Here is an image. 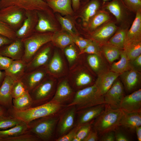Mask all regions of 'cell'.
<instances>
[{"label": "cell", "instance_id": "6da1fadb", "mask_svg": "<svg viewBox=\"0 0 141 141\" xmlns=\"http://www.w3.org/2000/svg\"><path fill=\"white\" fill-rule=\"evenodd\" d=\"M125 114L120 108L113 109L105 104L104 110L93 122L94 130L101 136L108 132L114 131L120 126Z\"/></svg>", "mask_w": 141, "mask_h": 141}, {"label": "cell", "instance_id": "7a4b0ae2", "mask_svg": "<svg viewBox=\"0 0 141 141\" xmlns=\"http://www.w3.org/2000/svg\"><path fill=\"white\" fill-rule=\"evenodd\" d=\"M61 104L49 101L37 106L24 110H15L13 108L7 110L8 115L27 124L34 120L53 115L61 108Z\"/></svg>", "mask_w": 141, "mask_h": 141}, {"label": "cell", "instance_id": "3957f363", "mask_svg": "<svg viewBox=\"0 0 141 141\" xmlns=\"http://www.w3.org/2000/svg\"><path fill=\"white\" fill-rule=\"evenodd\" d=\"M104 103V97L101 96L94 84L78 91L68 107L75 106L81 110L96 105Z\"/></svg>", "mask_w": 141, "mask_h": 141}, {"label": "cell", "instance_id": "277c9868", "mask_svg": "<svg viewBox=\"0 0 141 141\" xmlns=\"http://www.w3.org/2000/svg\"><path fill=\"white\" fill-rule=\"evenodd\" d=\"M52 115L34 120L27 124L29 131L40 140L48 141L52 138L57 121Z\"/></svg>", "mask_w": 141, "mask_h": 141}, {"label": "cell", "instance_id": "5b68a950", "mask_svg": "<svg viewBox=\"0 0 141 141\" xmlns=\"http://www.w3.org/2000/svg\"><path fill=\"white\" fill-rule=\"evenodd\" d=\"M52 37L49 33H36L22 39L24 48L22 60L28 63L42 47L51 41Z\"/></svg>", "mask_w": 141, "mask_h": 141}, {"label": "cell", "instance_id": "8992f818", "mask_svg": "<svg viewBox=\"0 0 141 141\" xmlns=\"http://www.w3.org/2000/svg\"><path fill=\"white\" fill-rule=\"evenodd\" d=\"M11 6L15 7L25 11H46L49 7L43 0H1L0 10Z\"/></svg>", "mask_w": 141, "mask_h": 141}, {"label": "cell", "instance_id": "52a82bcc", "mask_svg": "<svg viewBox=\"0 0 141 141\" xmlns=\"http://www.w3.org/2000/svg\"><path fill=\"white\" fill-rule=\"evenodd\" d=\"M54 83L46 78L39 84L29 92L32 101V107L46 103L51 94Z\"/></svg>", "mask_w": 141, "mask_h": 141}, {"label": "cell", "instance_id": "ba28073f", "mask_svg": "<svg viewBox=\"0 0 141 141\" xmlns=\"http://www.w3.org/2000/svg\"><path fill=\"white\" fill-rule=\"evenodd\" d=\"M124 96L123 85L117 79L104 96L105 104L109 105L113 109L120 108Z\"/></svg>", "mask_w": 141, "mask_h": 141}, {"label": "cell", "instance_id": "9c48e42d", "mask_svg": "<svg viewBox=\"0 0 141 141\" xmlns=\"http://www.w3.org/2000/svg\"><path fill=\"white\" fill-rule=\"evenodd\" d=\"M24 11H25L14 6L2 9L0 10V20L13 28L22 22L24 17Z\"/></svg>", "mask_w": 141, "mask_h": 141}, {"label": "cell", "instance_id": "30bf717a", "mask_svg": "<svg viewBox=\"0 0 141 141\" xmlns=\"http://www.w3.org/2000/svg\"><path fill=\"white\" fill-rule=\"evenodd\" d=\"M42 67L26 72L21 80L29 92L32 90L46 78L47 70Z\"/></svg>", "mask_w": 141, "mask_h": 141}, {"label": "cell", "instance_id": "8fae6325", "mask_svg": "<svg viewBox=\"0 0 141 141\" xmlns=\"http://www.w3.org/2000/svg\"><path fill=\"white\" fill-rule=\"evenodd\" d=\"M120 108L127 113L141 112V90L139 89L125 96Z\"/></svg>", "mask_w": 141, "mask_h": 141}, {"label": "cell", "instance_id": "7c38bea8", "mask_svg": "<svg viewBox=\"0 0 141 141\" xmlns=\"http://www.w3.org/2000/svg\"><path fill=\"white\" fill-rule=\"evenodd\" d=\"M24 48L21 39L17 38L9 44L0 48V55L13 60L22 59Z\"/></svg>", "mask_w": 141, "mask_h": 141}, {"label": "cell", "instance_id": "4fadbf2b", "mask_svg": "<svg viewBox=\"0 0 141 141\" xmlns=\"http://www.w3.org/2000/svg\"><path fill=\"white\" fill-rule=\"evenodd\" d=\"M51 50L49 46L40 49L27 63L25 73L47 65L50 61Z\"/></svg>", "mask_w": 141, "mask_h": 141}, {"label": "cell", "instance_id": "5bb4252c", "mask_svg": "<svg viewBox=\"0 0 141 141\" xmlns=\"http://www.w3.org/2000/svg\"><path fill=\"white\" fill-rule=\"evenodd\" d=\"M120 74L111 71H107L98 74L94 84L101 96H104Z\"/></svg>", "mask_w": 141, "mask_h": 141}, {"label": "cell", "instance_id": "9a60e30c", "mask_svg": "<svg viewBox=\"0 0 141 141\" xmlns=\"http://www.w3.org/2000/svg\"><path fill=\"white\" fill-rule=\"evenodd\" d=\"M14 81L5 75L0 86V106L7 110L13 108L11 88Z\"/></svg>", "mask_w": 141, "mask_h": 141}, {"label": "cell", "instance_id": "2e32d148", "mask_svg": "<svg viewBox=\"0 0 141 141\" xmlns=\"http://www.w3.org/2000/svg\"><path fill=\"white\" fill-rule=\"evenodd\" d=\"M141 74L139 72L131 69L120 75L125 89L128 92L134 91L140 84Z\"/></svg>", "mask_w": 141, "mask_h": 141}, {"label": "cell", "instance_id": "e0dca14e", "mask_svg": "<svg viewBox=\"0 0 141 141\" xmlns=\"http://www.w3.org/2000/svg\"><path fill=\"white\" fill-rule=\"evenodd\" d=\"M105 104H102L81 110L78 121L80 126L93 122L104 111Z\"/></svg>", "mask_w": 141, "mask_h": 141}, {"label": "cell", "instance_id": "ac0fdd59", "mask_svg": "<svg viewBox=\"0 0 141 141\" xmlns=\"http://www.w3.org/2000/svg\"><path fill=\"white\" fill-rule=\"evenodd\" d=\"M26 18L22 26L16 32L17 38L22 39L30 35V32L33 29L37 17L36 12L27 11L25 12Z\"/></svg>", "mask_w": 141, "mask_h": 141}, {"label": "cell", "instance_id": "d6986e66", "mask_svg": "<svg viewBox=\"0 0 141 141\" xmlns=\"http://www.w3.org/2000/svg\"><path fill=\"white\" fill-rule=\"evenodd\" d=\"M27 64L22 59L13 60L9 68L4 71L5 75L14 81L20 80L25 73Z\"/></svg>", "mask_w": 141, "mask_h": 141}, {"label": "cell", "instance_id": "ffe728a7", "mask_svg": "<svg viewBox=\"0 0 141 141\" xmlns=\"http://www.w3.org/2000/svg\"><path fill=\"white\" fill-rule=\"evenodd\" d=\"M136 12V17L132 25L126 33L124 45L130 42L141 40V10Z\"/></svg>", "mask_w": 141, "mask_h": 141}, {"label": "cell", "instance_id": "44dd1931", "mask_svg": "<svg viewBox=\"0 0 141 141\" xmlns=\"http://www.w3.org/2000/svg\"><path fill=\"white\" fill-rule=\"evenodd\" d=\"M45 1L54 11L63 15H68L73 14L71 0H45Z\"/></svg>", "mask_w": 141, "mask_h": 141}, {"label": "cell", "instance_id": "7402d4cb", "mask_svg": "<svg viewBox=\"0 0 141 141\" xmlns=\"http://www.w3.org/2000/svg\"><path fill=\"white\" fill-rule=\"evenodd\" d=\"M72 106L64 113L60 121L58 131L61 135L67 132L73 125L76 108L74 106Z\"/></svg>", "mask_w": 141, "mask_h": 141}, {"label": "cell", "instance_id": "603a6c76", "mask_svg": "<svg viewBox=\"0 0 141 141\" xmlns=\"http://www.w3.org/2000/svg\"><path fill=\"white\" fill-rule=\"evenodd\" d=\"M72 93V90L67 82L63 81L60 84L55 95L49 101L61 104L69 99Z\"/></svg>", "mask_w": 141, "mask_h": 141}, {"label": "cell", "instance_id": "cb8c5ba5", "mask_svg": "<svg viewBox=\"0 0 141 141\" xmlns=\"http://www.w3.org/2000/svg\"><path fill=\"white\" fill-rule=\"evenodd\" d=\"M116 28L114 23H109L96 31L92 34V37L98 42H104L114 33Z\"/></svg>", "mask_w": 141, "mask_h": 141}, {"label": "cell", "instance_id": "d4e9b609", "mask_svg": "<svg viewBox=\"0 0 141 141\" xmlns=\"http://www.w3.org/2000/svg\"><path fill=\"white\" fill-rule=\"evenodd\" d=\"M122 126L132 129L141 126V112L127 113L125 112L120 123Z\"/></svg>", "mask_w": 141, "mask_h": 141}, {"label": "cell", "instance_id": "484cf974", "mask_svg": "<svg viewBox=\"0 0 141 141\" xmlns=\"http://www.w3.org/2000/svg\"><path fill=\"white\" fill-rule=\"evenodd\" d=\"M29 131L27 124L22 121L7 129L0 130V141L3 139L14 137Z\"/></svg>", "mask_w": 141, "mask_h": 141}, {"label": "cell", "instance_id": "4316f807", "mask_svg": "<svg viewBox=\"0 0 141 141\" xmlns=\"http://www.w3.org/2000/svg\"><path fill=\"white\" fill-rule=\"evenodd\" d=\"M38 22L36 26V30L38 32H54L55 27L51 20L41 11L37 12Z\"/></svg>", "mask_w": 141, "mask_h": 141}, {"label": "cell", "instance_id": "83f0119b", "mask_svg": "<svg viewBox=\"0 0 141 141\" xmlns=\"http://www.w3.org/2000/svg\"><path fill=\"white\" fill-rule=\"evenodd\" d=\"M13 108L19 110H24L32 107V101L29 91L12 100Z\"/></svg>", "mask_w": 141, "mask_h": 141}, {"label": "cell", "instance_id": "f1b7e54d", "mask_svg": "<svg viewBox=\"0 0 141 141\" xmlns=\"http://www.w3.org/2000/svg\"><path fill=\"white\" fill-rule=\"evenodd\" d=\"M51 41L61 48H66L74 43L72 36L67 32H55L52 35Z\"/></svg>", "mask_w": 141, "mask_h": 141}, {"label": "cell", "instance_id": "f546056e", "mask_svg": "<svg viewBox=\"0 0 141 141\" xmlns=\"http://www.w3.org/2000/svg\"><path fill=\"white\" fill-rule=\"evenodd\" d=\"M120 60L112 64L111 71L117 73H121L131 69L130 61L125 51L121 50Z\"/></svg>", "mask_w": 141, "mask_h": 141}, {"label": "cell", "instance_id": "4dcf8cb0", "mask_svg": "<svg viewBox=\"0 0 141 141\" xmlns=\"http://www.w3.org/2000/svg\"><path fill=\"white\" fill-rule=\"evenodd\" d=\"M99 6V3L97 0H93L85 6L81 14V17L84 23H87L90 19L96 14Z\"/></svg>", "mask_w": 141, "mask_h": 141}, {"label": "cell", "instance_id": "1f68e13d", "mask_svg": "<svg viewBox=\"0 0 141 141\" xmlns=\"http://www.w3.org/2000/svg\"><path fill=\"white\" fill-rule=\"evenodd\" d=\"M123 49L129 60L132 61L141 55V40L129 43L124 45Z\"/></svg>", "mask_w": 141, "mask_h": 141}, {"label": "cell", "instance_id": "d6a6232c", "mask_svg": "<svg viewBox=\"0 0 141 141\" xmlns=\"http://www.w3.org/2000/svg\"><path fill=\"white\" fill-rule=\"evenodd\" d=\"M87 59L90 66L98 74L107 71L100 55L90 54L88 56Z\"/></svg>", "mask_w": 141, "mask_h": 141}, {"label": "cell", "instance_id": "836d02e7", "mask_svg": "<svg viewBox=\"0 0 141 141\" xmlns=\"http://www.w3.org/2000/svg\"><path fill=\"white\" fill-rule=\"evenodd\" d=\"M63 66L62 62L59 54L55 51L47 65V72L52 73H58L62 70Z\"/></svg>", "mask_w": 141, "mask_h": 141}, {"label": "cell", "instance_id": "e575fe53", "mask_svg": "<svg viewBox=\"0 0 141 141\" xmlns=\"http://www.w3.org/2000/svg\"><path fill=\"white\" fill-rule=\"evenodd\" d=\"M102 49L106 58L110 62L119 58L121 51L119 48L108 43L103 45Z\"/></svg>", "mask_w": 141, "mask_h": 141}, {"label": "cell", "instance_id": "d590c367", "mask_svg": "<svg viewBox=\"0 0 141 141\" xmlns=\"http://www.w3.org/2000/svg\"><path fill=\"white\" fill-rule=\"evenodd\" d=\"M57 17L63 30L72 36L78 35L77 30L73 22L70 19L60 15H58Z\"/></svg>", "mask_w": 141, "mask_h": 141}, {"label": "cell", "instance_id": "8d00e7d4", "mask_svg": "<svg viewBox=\"0 0 141 141\" xmlns=\"http://www.w3.org/2000/svg\"><path fill=\"white\" fill-rule=\"evenodd\" d=\"M127 32L124 30L118 32L109 40L108 44L120 49H123Z\"/></svg>", "mask_w": 141, "mask_h": 141}, {"label": "cell", "instance_id": "74e56055", "mask_svg": "<svg viewBox=\"0 0 141 141\" xmlns=\"http://www.w3.org/2000/svg\"><path fill=\"white\" fill-rule=\"evenodd\" d=\"M21 121L20 120L8 115L0 116V130L9 128Z\"/></svg>", "mask_w": 141, "mask_h": 141}, {"label": "cell", "instance_id": "f35d334b", "mask_svg": "<svg viewBox=\"0 0 141 141\" xmlns=\"http://www.w3.org/2000/svg\"><path fill=\"white\" fill-rule=\"evenodd\" d=\"M28 91L25 85L21 80L14 81L11 91L13 98L20 97Z\"/></svg>", "mask_w": 141, "mask_h": 141}, {"label": "cell", "instance_id": "ab89813d", "mask_svg": "<svg viewBox=\"0 0 141 141\" xmlns=\"http://www.w3.org/2000/svg\"><path fill=\"white\" fill-rule=\"evenodd\" d=\"M40 139L30 131L17 136L4 139L1 141H38Z\"/></svg>", "mask_w": 141, "mask_h": 141}, {"label": "cell", "instance_id": "60d3db41", "mask_svg": "<svg viewBox=\"0 0 141 141\" xmlns=\"http://www.w3.org/2000/svg\"><path fill=\"white\" fill-rule=\"evenodd\" d=\"M109 19L108 15L105 13L100 12L96 14L91 22L90 24V29L92 30L95 29L108 21Z\"/></svg>", "mask_w": 141, "mask_h": 141}, {"label": "cell", "instance_id": "b9f144b4", "mask_svg": "<svg viewBox=\"0 0 141 141\" xmlns=\"http://www.w3.org/2000/svg\"><path fill=\"white\" fill-rule=\"evenodd\" d=\"M106 8L115 16L118 21L121 20L122 17V10L117 1L114 0L106 6Z\"/></svg>", "mask_w": 141, "mask_h": 141}, {"label": "cell", "instance_id": "7bdbcfd3", "mask_svg": "<svg viewBox=\"0 0 141 141\" xmlns=\"http://www.w3.org/2000/svg\"><path fill=\"white\" fill-rule=\"evenodd\" d=\"M0 34L12 40L17 38L16 32L12 27L0 20Z\"/></svg>", "mask_w": 141, "mask_h": 141}, {"label": "cell", "instance_id": "ee69618b", "mask_svg": "<svg viewBox=\"0 0 141 141\" xmlns=\"http://www.w3.org/2000/svg\"><path fill=\"white\" fill-rule=\"evenodd\" d=\"M93 121L80 126L76 136L81 141L83 140L91 130Z\"/></svg>", "mask_w": 141, "mask_h": 141}, {"label": "cell", "instance_id": "f6af8a7d", "mask_svg": "<svg viewBox=\"0 0 141 141\" xmlns=\"http://www.w3.org/2000/svg\"><path fill=\"white\" fill-rule=\"evenodd\" d=\"M101 50L98 42L95 40H92L87 46L83 50L81 51L80 54L86 53L100 55Z\"/></svg>", "mask_w": 141, "mask_h": 141}, {"label": "cell", "instance_id": "bcb514c9", "mask_svg": "<svg viewBox=\"0 0 141 141\" xmlns=\"http://www.w3.org/2000/svg\"><path fill=\"white\" fill-rule=\"evenodd\" d=\"M92 79L89 74L84 72L80 73L76 79V85L79 86L87 85L92 82Z\"/></svg>", "mask_w": 141, "mask_h": 141}, {"label": "cell", "instance_id": "7dc6e473", "mask_svg": "<svg viewBox=\"0 0 141 141\" xmlns=\"http://www.w3.org/2000/svg\"><path fill=\"white\" fill-rule=\"evenodd\" d=\"M72 36L74 43L77 45L81 51L84 49L92 41L91 40L84 39L78 35Z\"/></svg>", "mask_w": 141, "mask_h": 141}, {"label": "cell", "instance_id": "c3c4849f", "mask_svg": "<svg viewBox=\"0 0 141 141\" xmlns=\"http://www.w3.org/2000/svg\"><path fill=\"white\" fill-rule=\"evenodd\" d=\"M64 52L70 63H72L76 59L77 57L76 51L72 44L66 47Z\"/></svg>", "mask_w": 141, "mask_h": 141}, {"label": "cell", "instance_id": "681fc988", "mask_svg": "<svg viewBox=\"0 0 141 141\" xmlns=\"http://www.w3.org/2000/svg\"><path fill=\"white\" fill-rule=\"evenodd\" d=\"M80 126L78 125L68 133L62 136L56 140V141H72L76 135L77 132Z\"/></svg>", "mask_w": 141, "mask_h": 141}, {"label": "cell", "instance_id": "f907efd6", "mask_svg": "<svg viewBox=\"0 0 141 141\" xmlns=\"http://www.w3.org/2000/svg\"><path fill=\"white\" fill-rule=\"evenodd\" d=\"M13 60L0 55V70L4 71L8 69Z\"/></svg>", "mask_w": 141, "mask_h": 141}, {"label": "cell", "instance_id": "816d5d0a", "mask_svg": "<svg viewBox=\"0 0 141 141\" xmlns=\"http://www.w3.org/2000/svg\"><path fill=\"white\" fill-rule=\"evenodd\" d=\"M127 6L136 12L141 10V0H124Z\"/></svg>", "mask_w": 141, "mask_h": 141}, {"label": "cell", "instance_id": "f5cc1de1", "mask_svg": "<svg viewBox=\"0 0 141 141\" xmlns=\"http://www.w3.org/2000/svg\"><path fill=\"white\" fill-rule=\"evenodd\" d=\"M131 69L139 72L141 69V55L136 57L134 60L130 61Z\"/></svg>", "mask_w": 141, "mask_h": 141}, {"label": "cell", "instance_id": "db71d44e", "mask_svg": "<svg viewBox=\"0 0 141 141\" xmlns=\"http://www.w3.org/2000/svg\"><path fill=\"white\" fill-rule=\"evenodd\" d=\"M100 141H115V138L114 131L107 132L101 136L99 139Z\"/></svg>", "mask_w": 141, "mask_h": 141}, {"label": "cell", "instance_id": "11a10c76", "mask_svg": "<svg viewBox=\"0 0 141 141\" xmlns=\"http://www.w3.org/2000/svg\"><path fill=\"white\" fill-rule=\"evenodd\" d=\"M115 141H128L130 140L127 136L122 132L118 130L117 128L114 131Z\"/></svg>", "mask_w": 141, "mask_h": 141}, {"label": "cell", "instance_id": "9f6ffc18", "mask_svg": "<svg viewBox=\"0 0 141 141\" xmlns=\"http://www.w3.org/2000/svg\"><path fill=\"white\" fill-rule=\"evenodd\" d=\"M98 134L94 130H91L83 140V141H97L99 140Z\"/></svg>", "mask_w": 141, "mask_h": 141}, {"label": "cell", "instance_id": "6f0895ef", "mask_svg": "<svg viewBox=\"0 0 141 141\" xmlns=\"http://www.w3.org/2000/svg\"><path fill=\"white\" fill-rule=\"evenodd\" d=\"M13 40L0 34V48L5 45L9 44Z\"/></svg>", "mask_w": 141, "mask_h": 141}, {"label": "cell", "instance_id": "680465c9", "mask_svg": "<svg viewBox=\"0 0 141 141\" xmlns=\"http://www.w3.org/2000/svg\"><path fill=\"white\" fill-rule=\"evenodd\" d=\"M72 6L75 10L78 9L80 5V0H71Z\"/></svg>", "mask_w": 141, "mask_h": 141}, {"label": "cell", "instance_id": "91938a15", "mask_svg": "<svg viewBox=\"0 0 141 141\" xmlns=\"http://www.w3.org/2000/svg\"><path fill=\"white\" fill-rule=\"evenodd\" d=\"M137 139L138 141H141V127H137L135 129Z\"/></svg>", "mask_w": 141, "mask_h": 141}, {"label": "cell", "instance_id": "94428289", "mask_svg": "<svg viewBox=\"0 0 141 141\" xmlns=\"http://www.w3.org/2000/svg\"><path fill=\"white\" fill-rule=\"evenodd\" d=\"M8 115L7 110L4 107L0 106V116Z\"/></svg>", "mask_w": 141, "mask_h": 141}, {"label": "cell", "instance_id": "6125c7cd", "mask_svg": "<svg viewBox=\"0 0 141 141\" xmlns=\"http://www.w3.org/2000/svg\"><path fill=\"white\" fill-rule=\"evenodd\" d=\"M5 76L4 72H3L0 70V86L4 80Z\"/></svg>", "mask_w": 141, "mask_h": 141}, {"label": "cell", "instance_id": "be15d7a7", "mask_svg": "<svg viewBox=\"0 0 141 141\" xmlns=\"http://www.w3.org/2000/svg\"><path fill=\"white\" fill-rule=\"evenodd\" d=\"M72 141H81L80 140L75 136L73 138Z\"/></svg>", "mask_w": 141, "mask_h": 141}, {"label": "cell", "instance_id": "e7e4bbea", "mask_svg": "<svg viewBox=\"0 0 141 141\" xmlns=\"http://www.w3.org/2000/svg\"><path fill=\"white\" fill-rule=\"evenodd\" d=\"M104 2H106L109 0H102Z\"/></svg>", "mask_w": 141, "mask_h": 141}, {"label": "cell", "instance_id": "03108f58", "mask_svg": "<svg viewBox=\"0 0 141 141\" xmlns=\"http://www.w3.org/2000/svg\"><path fill=\"white\" fill-rule=\"evenodd\" d=\"M1 0H0V1H1Z\"/></svg>", "mask_w": 141, "mask_h": 141}]
</instances>
